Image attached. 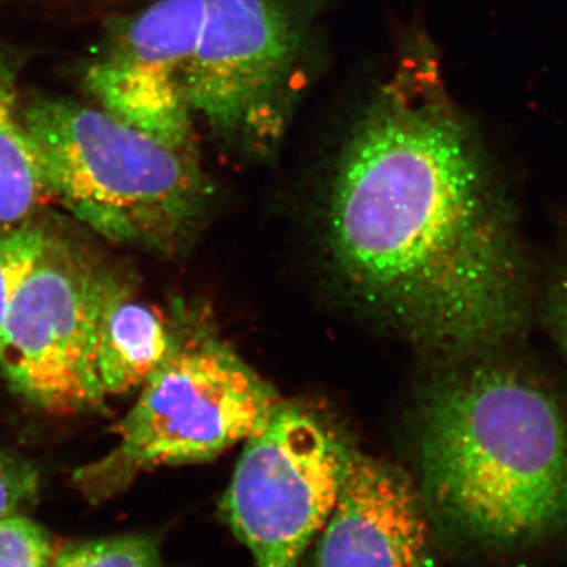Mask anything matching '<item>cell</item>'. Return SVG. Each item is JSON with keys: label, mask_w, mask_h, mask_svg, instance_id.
Returning <instances> with one entry per match:
<instances>
[{"label": "cell", "mask_w": 567, "mask_h": 567, "mask_svg": "<svg viewBox=\"0 0 567 567\" xmlns=\"http://www.w3.org/2000/svg\"><path fill=\"white\" fill-rule=\"evenodd\" d=\"M51 567H162V558L153 537L122 535L71 544Z\"/></svg>", "instance_id": "obj_12"}, {"label": "cell", "mask_w": 567, "mask_h": 567, "mask_svg": "<svg viewBox=\"0 0 567 567\" xmlns=\"http://www.w3.org/2000/svg\"><path fill=\"white\" fill-rule=\"evenodd\" d=\"M424 505L466 543L509 547L567 528V402L529 365L487 361L429 402Z\"/></svg>", "instance_id": "obj_2"}, {"label": "cell", "mask_w": 567, "mask_h": 567, "mask_svg": "<svg viewBox=\"0 0 567 567\" xmlns=\"http://www.w3.org/2000/svg\"><path fill=\"white\" fill-rule=\"evenodd\" d=\"M21 112L52 200L96 234L174 254L196 233L210 199L197 145L171 144L58 96H33Z\"/></svg>", "instance_id": "obj_3"}, {"label": "cell", "mask_w": 567, "mask_h": 567, "mask_svg": "<svg viewBox=\"0 0 567 567\" xmlns=\"http://www.w3.org/2000/svg\"><path fill=\"white\" fill-rule=\"evenodd\" d=\"M40 488L39 466L17 451L0 447V517L33 505Z\"/></svg>", "instance_id": "obj_16"}, {"label": "cell", "mask_w": 567, "mask_h": 567, "mask_svg": "<svg viewBox=\"0 0 567 567\" xmlns=\"http://www.w3.org/2000/svg\"><path fill=\"white\" fill-rule=\"evenodd\" d=\"M173 330L141 301L125 276L100 264L93 306L92 358L104 395L133 393L163 363Z\"/></svg>", "instance_id": "obj_10"}, {"label": "cell", "mask_w": 567, "mask_h": 567, "mask_svg": "<svg viewBox=\"0 0 567 567\" xmlns=\"http://www.w3.org/2000/svg\"><path fill=\"white\" fill-rule=\"evenodd\" d=\"M100 264L48 230L39 257L0 327V374L14 394L52 415H78L106 401L92 358Z\"/></svg>", "instance_id": "obj_6"}, {"label": "cell", "mask_w": 567, "mask_h": 567, "mask_svg": "<svg viewBox=\"0 0 567 567\" xmlns=\"http://www.w3.org/2000/svg\"><path fill=\"white\" fill-rule=\"evenodd\" d=\"M346 456L319 420L282 402L246 440L223 511L254 567H300L333 511Z\"/></svg>", "instance_id": "obj_7"}, {"label": "cell", "mask_w": 567, "mask_h": 567, "mask_svg": "<svg viewBox=\"0 0 567 567\" xmlns=\"http://www.w3.org/2000/svg\"><path fill=\"white\" fill-rule=\"evenodd\" d=\"M279 404L275 391L226 347L173 331L169 353L115 427L117 445L81 466L74 486L99 503L158 466L212 461L257 434Z\"/></svg>", "instance_id": "obj_4"}, {"label": "cell", "mask_w": 567, "mask_h": 567, "mask_svg": "<svg viewBox=\"0 0 567 567\" xmlns=\"http://www.w3.org/2000/svg\"><path fill=\"white\" fill-rule=\"evenodd\" d=\"M148 0H0V11L62 25L112 22Z\"/></svg>", "instance_id": "obj_13"}, {"label": "cell", "mask_w": 567, "mask_h": 567, "mask_svg": "<svg viewBox=\"0 0 567 567\" xmlns=\"http://www.w3.org/2000/svg\"><path fill=\"white\" fill-rule=\"evenodd\" d=\"M203 7L204 0H148L110 22V40L84 78L100 110L158 140L197 145L183 71Z\"/></svg>", "instance_id": "obj_8"}, {"label": "cell", "mask_w": 567, "mask_h": 567, "mask_svg": "<svg viewBox=\"0 0 567 567\" xmlns=\"http://www.w3.org/2000/svg\"><path fill=\"white\" fill-rule=\"evenodd\" d=\"M539 311L544 328L567 364V264L544 286Z\"/></svg>", "instance_id": "obj_17"}, {"label": "cell", "mask_w": 567, "mask_h": 567, "mask_svg": "<svg viewBox=\"0 0 567 567\" xmlns=\"http://www.w3.org/2000/svg\"><path fill=\"white\" fill-rule=\"evenodd\" d=\"M311 37L290 0H204L183 71L194 121L230 151H278L308 76Z\"/></svg>", "instance_id": "obj_5"}, {"label": "cell", "mask_w": 567, "mask_h": 567, "mask_svg": "<svg viewBox=\"0 0 567 567\" xmlns=\"http://www.w3.org/2000/svg\"><path fill=\"white\" fill-rule=\"evenodd\" d=\"M47 233V227L32 221L0 227V327L11 298L39 257Z\"/></svg>", "instance_id": "obj_14"}, {"label": "cell", "mask_w": 567, "mask_h": 567, "mask_svg": "<svg viewBox=\"0 0 567 567\" xmlns=\"http://www.w3.org/2000/svg\"><path fill=\"white\" fill-rule=\"evenodd\" d=\"M50 533L21 514L0 517V567H51Z\"/></svg>", "instance_id": "obj_15"}, {"label": "cell", "mask_w": 567, "mask_h": 567, "mask_svg": "<svg viewBox=\"0 0 567 567\" xmlns=\"http://www.w3.org/2000/svg\"><path fill=\"white\" fill-rule=\"evenodd\" d=\"M333 177L328 240L357 297L466 357L527 330L535 287L516 216L431 51H410L382 82Z\"/></svg>", "instance_id": "obj_1"}, {"label": "cell", "mask_w": 567, "mask_h": 567, "mask_svg": "<svg viewBox=\"0 0 567 567\" xmlns=\"http://www.w3.org/2000/svg\"><path fill=\"white\" fill-rule=\"evenodd\" d=\"M21 107L17 63L0 51V227L32 221L52 199Z\"/></svg>", "instance_id": "obj_11"}, {"label": "cell", "mask_w": 567, "mask_h": 567, "mask_svg": "<svg viewBox=\"0 0 567 567\" xmlns=\"http://www.w3.org/2000/svg\"><path fill=\"white\" fill-rule=\"evenodd\" d=\"M309 567H439L423 496L395 466L347 451Z\"/></svg>", "instance_id": "obj_9"}]
</instances>
